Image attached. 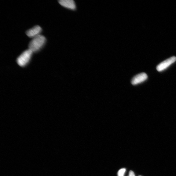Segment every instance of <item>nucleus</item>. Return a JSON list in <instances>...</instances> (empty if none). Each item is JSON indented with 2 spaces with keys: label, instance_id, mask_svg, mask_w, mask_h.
I'll return each instance as SVG.
<instances>
[{
  "label": "nucleus",
  "instance_id": "nucleus-1",
  "mask_svg": "<svg viewBox=\"0 0 176 176\" xmlns=\"http://www.w3.org/2000/svg\"><path fill=\"white\" fill-rule=\"evenodd\" d=\"M46 42V39L45 36L40 35L33 38L29 43V49L33 53L38 52L43 47Z\"/></svg>",
  "mask_w": 176,
  "mask_h": 176
},
{
  "label": "nucleus",
  "instance_id": "nucleus-2",
  "mask_svg": "<svg viewBox=\"0 0 176 176\" xmlns=\"http://www.w3.org/2000/svg\"><path fill=\"white\" fill-rule=\"evenodd\" d=\"M33 53L32 51L29 49L24 51L17 59L18 64L21 67L25 66L31 60Z\"/></svg>",
  "mask_w": 176,
  "mask_h": 176
},
{
  "label": "nucleus",
  "instance_id": "nucleus-3",
  "mask_svg": "<svg viewBox=\"0 0 176 176\" xmlns=\"http://www.w3.org/2000/svg\"><path fill=\"white\" fill-rule=\"evenodd\" d=\"M176 61V57H171L165 60L157 66L156 69L157 71L162 72L166 69Z\"/></svg>",
  "mask_w": 176,
  "mask_h": 176
},
{
  "label": "nucleus",
  "instance_id": "nucleus-4",
  "mask_svg": "<svg viewBox=\"0 0 176 176\" xmlns=\"http://www.w3.org/2000/svg\"><path fill=\"white\" fill-rule=\"evenodd\" d=\"M148 78V76L146 73H141L133 77L131 80V83L133 85H136L144 82Z\"/></svg>",
  "mask_w": 176,
  "mask_h": 176
},
{
  "label": "nucleus",
  "instance_id": "nucleus-5",
  "mask_svg": "<svg viewBox=\"0 0 176 176\" xmlns=\"http://www.w3.org/2000/svg\"><path fill=\"white\" fill-rule=\"evenodd\" d=\"M42 31V28L39 25H36L27 31L26 32V34L28 37L34 38L40 35V34Z\"/></svg>",
  "mask_w": 176,
  "mask_h": 176
},
{
  "label": "nucleus",
  "instance_id": "nucleus-6",
  "mask_svg": "<svg viewBox=\"0 0 176 176\" xmlns=\"http://www.w3.org/2000/svg\"><path fill=\"white\" fill-rule=\"evenodd\" d=\"M58 2L65 8L72 10L76 8L75 3L72 0H60Z\"/></svg>",
  "mask_w": 176,
  "mask_h": 176
},
{
  "label": "nucleus",
  "instance_id": "nucleus-7",
  "mask_svg": "<svg viewBox=\"0 0 176 176\" xmlns=\"http://www.w3.org/2000/svg\"><path fill=\"white\" fill-rule=\"evenodd\" d=\"M126 171L125 169L123 168L120 169L118 172V176H124Z\"/></svg>",
  "mask_w": 176,
  "mask_h": 176
},
{
  "label": "nucleus",
  "instance_id": "nucleus-8",
  "mask_svg": "<svg viewBox=\"0 0 176 176\" xmlns=\"http://www.w3.org/2000/svg\"><path fill=\"white\" fill-rule=\"evenodd\" d=\"M129 176H135V175L133 172L131 171L129 172Z\"/></svg>",
  "mask_w": 176,
  "mask_h": 176
},
{
  "label": "nucleus",
  "instance_id": "nucleus-9",
  "mask_svg": "<svg viewBox=\"0 0 176 176\" xmlns=\"http://www.w3.org/2000/svg\"></svg>",
  "mask_w": 176,
  "mask_h": 176
}]
</instances>
